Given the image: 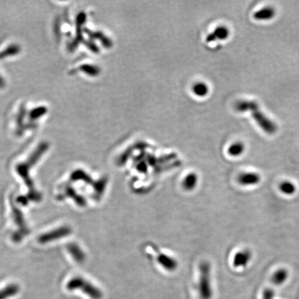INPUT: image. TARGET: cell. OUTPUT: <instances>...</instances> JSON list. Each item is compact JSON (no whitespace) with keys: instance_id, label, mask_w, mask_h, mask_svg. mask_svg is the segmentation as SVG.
Listing matches in <instances>:
<instances>
[{"instance_id":"obj_1","label":"cell","mask_w":299,"mask_h":299,"mask_svg":"<svg viewBox=\"0 0 299 299\" xmlns=\"http://www.w3.org/2000/svg\"><path fill=\"white\" fill-rule=\"evenodd\" d=\"M49 148H50V145L48 142H42L35 149L34 152L31 153L27 161L19 163L16 166L17 173L22 177V179H23L24 183L29 189V192L26 196H22L17 198L16 201L18 204L26 206L31 201L39 202L43 199L41 193L38 192L34 187V182L29 175V171L31 168L41 159L43 154L48 150Z\"/></svg>"},{"instance_id":"obj_2","label":"cell","mask_w":299,"mask_h":299,"mask_svg":"<svg viewBox=\"0 0 299 299\" xmlns=\"http://www.w3.org/2000/svg\"><path fill=\"white\" fill-rule=\"evenodd\" d=\"M235 108L239 112H251L252 117L258 126L268 135H274L278 130L276 123L269 119L259 109L258 104L252 100H240L235 104Z\"/></svg>"},{"instance_id":"obj_3","label":"cell","mask_w":299,"mask_h":299,"mask_svg":"<svg viewBox=\"0 0 299 299\" xmlns=\"http://www.w3.org/2000/svg\"><path fill=\"white\" fill-rule=\"evenodd\" d=\"M66 287L69 291L81 290L91 299H102L103 297L101 290L81 277L71 279Z\"/></svg>"},{"instance_id":"obj_4","label":"cell","mask_w":299,"mask_h":299,"mask_svg":"<svg viewBox=\"0 0 299 299\" xmlns=\"http://www.w3.org/2000/svg\"><path fill=\"white\" fill-rule=\"evenodd\" d=\"M10 206L12 208V214L15 224L17 226V230L15 231L12 235V240L15 243H20L24 239L25 236L30 234V230L28 227L25 220H24L23 214L20 208L15 206L13 200V197L10 198Z\"/></svg>"},{"instance_id":"obj_5","label":"cell","mask_w":299,"mask_h":299,"mask_svg":"<svg viewBox=\"0 0 299 299\" xmlns=\"http://www.w3.org/2000/svg\"><path fill=\"white\" fill-rule=\"evenodd\" d=\"M210 271L211 267L207 262H204L201 265L200 279L199 283V293L201 299H211L213 296Z\"/></svg>"},{"instance_id":"obj_6","label":"cell","mask_w":299,"mask_h":299,"mask_svg":"<svg viewBox=\"0 0 299 299\" xmlns=\"http://www.w3.org/2000/svg\"><path fill=\"white\" fill-rule=\"evenodd\" d=\"M72 234V229L68 226H63L54 230L48 232L47 234L41 235L38 237V241L41 244L50 243V242L57 241Z\"/></svg>"},{"instance_id":"obj_7","label":"cell","mask_w":299,"mask_h":299,"mask_svg":"<svg viewBox=\"0 0 299 299\" xmlns=\"http://www.w3.org/2000/svg\"><path fill=\"white\" fill-rule=\"evenodd\" d=\"M261 181V176L255 172H245L238 175V183L243 187H253L258 185Z\"/></svg>"},{"instance_id":"obj_8","label":"cell","mask_w":299,"mask_h":299,"mask_svg":"<svg viewBox=\"0 0 299 299\" xmlns=\"http://www.w3.org/2000/svg\"><path fill=\"white\" fill-rule=\"evenodd\" d=\"M252 256L253 254L250 250L243 249L238 251L234 255L233 265L236 268L247 267L251 261Z\"/></svg>"},{"instance_id":"obj_9","label":"cell","mask_w":299,"mask_h":299,"mask_svg":"<svg viewBox=\"0 0 299 299\" xmlns=\"http://www.w3.org/2000/svg\"><path fill=\"white\" fill-rule=\"evenodd\" d=\"M275 10L271 7H266L258 10L253 14V18L258 21H267L272 20L275 16Z\"/></svg>"},{"instance_id":"obj_10","label":"cell","mask_w":299,"mask_h":299,"mask_svg":"<svg viewBox=\"0 0 299 299\" xmlns=\"http://www.w3.org/2000/svg\"><path fill=\"white\" fill-rule=\"evenodd\" d=\"M67 248L75 261L78 263H81L84 261L85 258L84 252L82 251L81 249L76 243H69L67 245Z\"/></svg>"},{"instance_id":"obj_11","label":"cell","mask_w":299,"mask_h":299,"mask_svg":"<svg viewBox=\"0 0 299 299\" xmlns=\"http://www.w3.org/2000/svg\"><path fill=\"white\" fill-rule=\"evenodd\" d=\"M20 286L17 284H10L0 290V299H8L16 296L20 292Z\"/></svg>"},{"instance_id":"obj_12","label":"cell","mask_w":299,"mask_h":299,"mask_svg":"<svg viewBox=\"0 0 299 299\" xmlns=\"http://www.w3.org/2000/svg\"><path fill=\"white\" fill-rule=\"evenodd\" d=\"M229 36V30L225 27H219L207 38L208 42L227 39Z\"/></svg>"},{"instance_id":"obj_13","label":"cell","mask_w":299,"mask_h":299,"mask_svg":"<svg viewBox=\"0 0 299 299\" xmlns=\"http://www.w3.org/2000/svg\"><path fill=\"white\" fill-rule=\"evenodd\" d=\"M289 272L285 268H281L276 270L272 277V283L275 286H281L286 282L288 279Z\"/></svg>"},{"instance_id":"obj_14","label":"cell","mask_w":299,"mask_h":299,"mask_svg":"<svg viewBox=\"0 0 299 299\" xmlns=\"http://www.w3.org/2000/svg\"><path fill=\"white\" fill-rule=\"evenodd\" d=\"M279 191L285 196H291L296 193L297 187L293 182L284 180L279 186Z\"/></svg>"},{"instance_id":"obj_15","label":"cell","mask_w":299,"mask_h":299,"mask_svg":"<svg viewBox=\"0 0 299 299\" xmlns=\"http://www.w3.org/2000/svg\"><path fill=\"white\" fill-rule=\"evenodd\" d=\"M21 48L20 45L12 44L7 47L6 49L0 52V60L8 58L9 57L15 56L20 53Z\"/></svg>"},{"instance_id":"obj_16","label":"cell","mask_w":299,"mask_h":299,"mask_svg":"<svg viewBox=\"0 0 299 299\" xmlns=\"http://www.w3.org/2000/svg\"><path fill=\"white\" fill-rule=\"evenodd\" d=\"M74 198V200L78 203V204H80V206H84L85 201L84 199H82L81 197H79L78 196H76V192L73 188L70 187H67L65 188V194L60 195L58 196V199L61 200V199H64L65 198Z\"/></svg>"},{"instance_id":"obj_17","label":"cell","mask_w":299,"mask_h":299,"mask_svg":"<svg viewBox=\"0 0 299 299\" xmlns=\"http://www.w3.org/2000/svg\"><path fill=\"white\" fill-rule=\"evenodd\" d=\"M245 150L244 144L242 142H236V143L231 144L229 147V149H228V153H229V155L236 157V156H241L245 152Z\"/></svg>"},{"instance_id":"obj_18","label":"cell","mask_w":299,"mask_h":299,"mask_svg":"<svg viewBox=\"0 0 299 299\" xmlns=\"http://www.w3.org/2000/svg\"><path fill=\"white\" fill-rule=\"evenodd\" d=\"M48 112V109L45 106H40L36 108L31 109L29 112V118L32 121H36L41 119L43 116H45Z\"/></svg>"},{"instance_id":"obj_19","label":"cell","mask_w":299,"mask_h":299,"mask_svg":"<svg viewBox=\"0 0 299 299\" xmlns=\"http://www.w3.org/2000/svg\"><path fill=\"white\" fill-rule=\"evenodd\" d=\"M25 107H24V105H22L21 107L20 111H19L18 114H17V123L18 125L19 130L20 129L21 127H22V125H23V121L24 119V116H25Z\"/></svg>"},{"instance_id":"obj_20","label":"cell","mask_w":299,"mask_h":299,"mask_svg":"<svg viewBox=\"0 0 299 299\" xmlns=\"http://www.w3.org/2000/svg\"><path fill=\"white\" fill-rule=\"evenodd\" d=\"M195 92L199 96H204L208 92V88L206 85L198 84L195 88Z\"/></svg>"},{"instance_id":"obj_21","label":"cell","mask_w":299,"mask_h":299,"mask_svg":"<svg viewBox=\"0 0 299 299\" xmlns=\"http://www.w3.org/2000/svg\"><path fill=\"white\" fill-rule=\"evenodd\" d=\"M274 293L272 290L267 289L263 294V299H274Z\"/></svg>"},{"instance_id":"obj_22","label":"cell","mask_w":299,"mask_h":299,"mask_svg":"<svg viewBox=\"0 0 299 299\" xmlns=\"http://www.w3.org/2000/svg\"><path fill=\"white\" fill-rule=\"evenodd\" d=\"M5 85H6V82H5L4 78L0 74V89L4 88Z\"/></svg>"}]
</instances>
